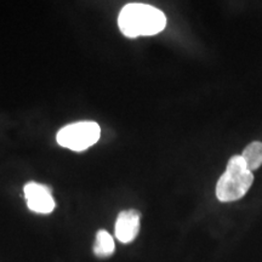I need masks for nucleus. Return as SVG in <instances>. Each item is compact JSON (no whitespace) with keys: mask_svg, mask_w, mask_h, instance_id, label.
Segmentation results:
<instances>
[{"mask_svg":"<svg viewBox=\"0 0 262 262\" xmlns=\"http://www.w3.org/2000/svg\"><path fill=\"white\" fill-rule=\"evenodd\" d=\"M254 182V175L245 165L242 156L229 159L224 175L216 185V196L222 203L235 202L247 194Z\"/></svg>","mask_w":262,"mask_h":262,"instance_id":"f03ea898","label":"nucleus"},{"mask_svg":"<svg viewBox=\"0 0 262 262\" xmlns=\"http://www.w3.org/2000/svg\"><path fill=\"white\" fill-rule=\"evenodd\" d=\"M116 250V243L112 235L104 229H100L96 234V241L94 245L95 255L100 257H108L114 254Z\"/></svg>","mask_w":262,"mask_h":262,"instance_id":"0eeeda50","label":"nucleus"},{"mask_svg":"<svg viewBox=\"0 0 262 262\" xmlns=\"http://www.w3.org/2000/svg\"><path fill=\"white\" fill-rule=\"evenodd\" d=\"M101 127L95 122H77L57 133L56 140L61 147L74 152H81L94 146L100 140Z\"/></svg>","mask_w":262,"mask_h":262,"instance_id":"7ed1b4c3","label":"nucleus"},{"mask_svg":"<svg viewBox=\"0 0 262 262\" xmlns=\"http://www.w3.org/2000/svg\"><path fill=\"white\" fill-rule=\"evenodd\" d=\"M29 210L37 214L47 215L54 211L56 203L50 188L37 182H28L24 188Z\"/></svg>","mask_w":262,"mask_h":262,"instance_id":"20e7f679","label":"nucleus"},{"mask_svg":"<svg viewBox=\"0 0 262 262\" xmlns=\"http://www.w3.org/2000/svg\"><path fill=\"white\" fill-rule=\"evenodd\" d=\"M118 26L127 38L149 37L165 28L166 17L155 6L133 3L122 9L118 16Z\"/></svg>","mask_w":262,"mask_h":262,"instance_id":"f257e3e1","label":"nucleus"},{"mask_svg":"<svg viewBox=\"0 0 262 262\" xmlns=\"http://www.w3.org/2000/svg\"><path fill=\"white\" fill-rule=\"evenodd\" d=\"M242 158L251 172L260 168L262 165V142L254 141L248 145L242 153Z\"/></svg>","mask_w":262,"mask_h":262,"instance_id":"423d86ee","label":"nucleus"},{"mask_svg":"<svg viewBox=\"0 0 262 262\" xmlns=\"http://www.w3.org/2000/svg\"><path fill=\"white\" fill-rule=\"evenodd\" d=\"M140 214L134 209L120 212L116 222V238L118 241L124 244L135 241L140 232Z\"/></svg>","mask_w":262,"mask_h":262,"instance_id":"39448f33","label":"nucleus"}]
</instances>
